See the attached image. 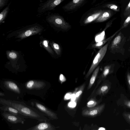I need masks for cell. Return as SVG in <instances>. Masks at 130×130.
<instances>
[{
  "label": "cell",
  "instance_id": "5",
  "mask_svg": "<svg viewBox=\"0 0 130 130\" xmlns=\"http://www.w3.org/2000/svg\"><path fill=\"white\" fill-rule=\"evenodd\" d=\"M46 20L50 24L63 30H67L71 27L62 17L55 14H48Z\"/></svg>",
  "mask_w": 130,
  "mask_h": 130
},
{
  "label": "cell",
  "instance_id": "32",
  "mask_svg": "<svg viewBox=\"0 0 130 130\" xmlns=\"http://www.w3.org/2000/svg\"><path fill=\"white\" fill-rule=\"evenodd\" d=\"M96 102L93 101H91L89 102L87 104V106L89 107H92L95 106L96 104Z\"/></svg>",
  "mask_w": 130,
  "mask_h": 130
},
{
  "label": "cell",
  "instance_id": "19",
  "mask_svg": "<svg viewBox=\"0 0 130 130\" xmlns=\"http://www.w3.org/2000/svg\"><path fill=\"white\" fill-rule=\"evenodd\" d=\"M100 69V67L98 66L95 69L90 79L89 84L87 88V90L91 88L94 83L98 75Z\"/></svg>",
  "mask_w": 130,
  "mask_h": 130
},
{
  "label": "cell",
  "instance_id": "33",
  "mask_svg": "<svg viewBox=\"0 0 130 130\" xmlns=\"http://www.w3.org/2000/svg\"><path fill=\"white\" fill-rule=\"evenodd\" d=\"M124 105L128 108H130V100H125L124 101Z\"/></svg>",
  "mask_w": 130,
  "mask_h": 130
},
{
  "label": "cell",
  "instance_id": "21",
  "mask_svg": "<svg viewBox=\"0 0 130 130\" xmlns=\"http://www.w3.org/2000/svg\"><path fill=\"white\" fill-rule=\"evenodd\" d=\"M122 38L121 34L119 33L113 40L111 45V48H114L118 46L121 42Z\"/></svg>",
  "mask_w": 130,
  "mask_h": 130
},
{
  "label": "cell",
  "instance_id": "30",
  "mask_svg": "<svg viewBox=\"0 0 130 130\" xmlns=\"http://www.w3.org/2000/svg\"><path fill=\"white\" fill-rule=\"evenodd\" d=\"M8 56L11 59H14L17 57V55L15 52H10L8 54Z\"/></svg>",
  "mask_w": 130,
  "mask_h": 130
},
{
  "label": "cell",
  "instance_id": "25",
  "mask_svg": "<svg viewBox=\"0 0 130 130\" xmlns=\"http://www.w3.org/2000/svg\"><path fill=\"white\" fill-rule=\"evenodd\" d=\"M130 14V1L126 7L123 13L124 17H127Z\"/></svg>",
  "mask_w": 130,
  "mask_h": 130
},
{
  "label": "cell",
  "instance_id": "2",
  "mask_svg": "<svg viewBox=\"0 0 130 130\" xmlns=\"http://www.w3.org/2000/svg\"><path fill=\"white\" fill-rule=\"evenodd\" d=\"M26 93L39 97L45 100L51 84L43 80L31 79L21 83Z\"/></svg>",
  "mask_w": 130,
  "mask_h": 130
},
{
  "label": "cell",
  "instance_id": "20",
  "mask_svg": "<svg viewBox=\"0 0 130 130\" xmlns=\"http://www.w3.org/2000/svg\"><path fill=\"white\" fill-rule=\"evenodd\" d=\"M9 10V4L0 13V23H2L6 18Z\"/></svg>",
  "mask_w": 130,
  "mask_h": 130
},
{
  "label": "cell",
  "instance_id": "36",
  "mask_svg": "<svg viewBox=\"0 0 130 130\" xmlns=\"http://www.w3.org/2000/svg\"><path fill=\"white\" fill-rule=\"evenodd\" d=\"M71 97V96L69 93L67 94L65 96V98L67 99H69Z\"/></svg>",
  "mask_w": 130,
  "mask_h": 130
},
{
  "label": "cell",
  "instance_id": "38",
  "mask_svg": "<svg viewBox=\"0 0 130 130\" xmlns=\"http://www.w3.org/2000/svg\"><path fill=\"white\" fill-rule=\"evenodd\" d=\"M75 95H74V94H73L72 95V99H75V97H74V96H75Z\"/></svg>",
  "mask_w": 130,
  "mask_h": 130
},
{
  "label": "cell",
  "instance_id": "11",
  "mask_svg": "<svg viewBox=\"0 0 130 130\" xmlns=\"http://www.w3.org/2000/svg\"><path fill=\"white\" fill-rule=\"evenodd\" d=\"M55 126L50 122H42L36 125L26 129L27 130H54Z\"/></svg>",
  "mask_w": 130,
  "mask_h": 130
},
{
  "label": "cell",
  "instance_id": "13",
  "mask_svg": "<svg viewBox=\"0 0 130 130\" xmlns=\"http://www.w3.org/2000/svg\"><path fill=\"white\" fill-rule=\"evenodd\" d=\"M112 72L111 66L110 65L106 66L104 68L102 73L99 77L97 85L94 90L96 89L101 82L105 80L107 76L109 74L111 73Z\"/></svg>",
  "mask_w": 130,
  "mask_h": 130
},
{
  "label": "cell",
  "instance_id": "27",
  "mask_svg": "<svg viewBox=\"0 0 130 130\" xmlns=\"http://www.w3.org/2000/svg\"><path fill=\"white\" fill-rule=\"evenodd\" d=\"M123 116L126 121L130 125V113L124 112Z\"/></svg>",
  "mask_w": 130,
  "mask_h": 130
},
{
  "label": "cell",
  "instance_id": "37",
  "mask_svg": "<svg viewBox=\"0 0 130 130\" xmlns=\"http://www.w3.org/2000/svg\"><path fill=\"white\" fill-rule=\"evenodd\" d=\"M5 94L4 92H3L0 91V97H3L5 96Z\"/></svg>",
  "mask_w": 130,
  "mask_h": 130
},
{
  "label": "cell",
  "instance_id": "1",
  "mask_svg": "<svg viewBox=\"0 0 130 130\" xmlns=\"http://www.w3.org/2000/svg\"><path fill=\"white\" fill-rule=\"evenodd\" d=\"M2 105L13 107L18 110L25 118L37 120L39 122H50V120L36 108L26 104L24 100L17 101L0 98Z\"/></svg>",
  "mask_w": 130,
  "mask_h": 130
},
{
  "label": "cell",
  "instance_id": "28",
  "mask_svg": "<svg viewBox=\"0 0 130 130\" xmlns=\"http://www.w3.org/2000/svg\"><path fill=\"white\" fill-rule=\"evenodd\" d=\"M85 86V84L82 86L78 91L76 93L75 95L76 97L77 98L83 92V91Z\"/></svg>",
  "mask_w": 130,
  "mask_h": 130
},
{
  "label": "cell",
  "instance_id": "7",
  "mask_svg": "<svg viewBox=\"0 0 130 130\" xmlns=\"http://www.w3.org/2000/svg\"><path fill=\"white\" fill-rule=\"evenodd\" d=\"M65 0H47L41 4L38 8L37 11L43 13L46 11L54 10L55 8Z\"/></svg>",
  "mask_w": 130,
  "mask_h": 130
},
{
  "label": "cell",
  "instance_id": "31",
  "mask_svg": "<svg viewBox=\"0 0 130 130\" xmlns=\"http://www.w3.org/2000/svg\"><path fill=\"white\" fill-rule=\"evenodd\" d=\"M127 80L128 88L130 91V73L129 72L127 73Z\"/></svg>",
  "mask_w": 130,
  "mask_h": 130
},
{
  "label": "cell",
  "instance_id": "26",
  "mask_svg": "<svg viewBox=\"0 0 130 130\" xmlns=\"http://www.w3.org/2000/svg\"><path fill=\"white\" fill-rule=\"evenodd\" d=\"M130 23V14L127 17L120 28L121 29L127 26Z\"/></svg>",
  "mask_w": 130,
  "mask_h": 130
},
{
  "label": "cell",
  "instance_id": "10",
  "mask_svg": "<svg viewBox=\"0 0 130 130\" xmlns=\"http://www.w3.org/2000/svg\"><path fill=\"white\" fill-rule=\"evenodd\" d=\"M1 115L6 120L12 124L21 123L23 124L26 121L24 118L6 111L1 112Z\"/></svg>",
  "mask_w": 130,
  "mask_h": 130
},
{
  "label": "cell",
  "instance_id": "22",
  "mask_svg": "<svg viewBox=\"0 0 130 130\" xmlns=\"http://www.w3.org/2000/svg\"><path fill=\"white\" fill-rule=\"evenodd\" d=\"M103 7L108 8L116 11L118 12L120 10L119 7L114 4H106L103 6Z\"/></svg>",
  "mask_w": 130,
  "mask_h": 130
},
{
  "label": "cell",
  "instance_id": "8",
  "mask_svg": "<svg viewBox=\"0 0 130 130\" xmlns=\"http://www.w3.org/2000/svg\"><path fill=\"white\" fill-rule=\"evenodd\" d=\"M42 30L41 27L39 25H32L20 32L17 37L23 39L30 36L38 34Z\"/></svg>",
  "mask_w": 130,
  "mask_h": 130
},
{
  "label": "cell",
  "instance_id": "9",
  "mask_svg": "<svg viewBox=\"0 0 130 130\" xmlns=\"http://www.w3.org/2000/svg\"><path fill=\"white\" fill-rule=\"evenodd\" d=\"M105 106L104 103L94 107L84 109L82 112V115L84 116L93 117L101 114Z\"/></svg>",
  "mask_w": 130,
  "mask_h": 130
},
{
  "label": "cell",
  "instance_id": "29",
  "mask_svg": "<svg viewBox=\"0 0 130 130\" xmlns=\"http://www.w3.org/2000/svg\"><path fill=\"white\" fill-rule=\"evenodd\" d=\"M8 0H0V9H1L7 4Z\"/></svg>",
  "mask_w": 130,
  "mask_h": 130
},
{
  "label": "cell",
  "instance_id": "24",
  "mask_svg": "<svg viewBox=\"0 0 130 130\" xmlns=\"http://www.w3.org/2000/svg\"><path fill=\"white\" fill-rule=\"evenodd\" d=\"M42 44L45 49L50 53L53 54V51L48 44V42L46 40H44L42 43Z\"/></svg>",
  "mask_w": 130,
  "mask_h": 130
},
{
  "label": "cell",
  "instance_id": "17",
  "mask_svg": "<svg viewBox=\"0 0 130 130\" xmlns=\"http://www.w3.org/2000/svg\"><path fill=\"white\" fill-rule=\"evenodd\" d=\"M103 11L100 10L91 14L86 18L84 21L85 24H87L95 20L100 15Z\"/></svg>",
  "mask_w": 130,
  "mask_h": 130
},
{
  "label": "cell",
  "instance_id": "34",
  "mask_svg": "<svg viewBox=\"0 0 130 130\" xmlns=\"http://www.w3.org/2000/svg\"><path fill=\"white\" fill-rule=\"evenodd\" d=\"M60 80L62 82L65 81L66 79L62 74H61L60 76Z\"/></svg>",
  "mask_w": 130,
  "mask_h": 130
},
{
  "label": "cell",
  "instance_id": "15",
  "mask_svg": "<svg viewBox=\"0 0 130 130\" xmlns=\"http://www.w3.org/2000/svg\"><path fill=\"white\" fill-rule=\"evenodd\" d=\"M0 109L2 111L7 112L12 114L24 118L18 110L13 107L8 105H4L0 107Z\"/></svg>",
  "mask_w": 130,
  "mask_h": 130
},
{
  "label": "cell",
  "instance_id": "39",
  "mask_svg": "<svg viewBox=\"0 0 130 130\" xmlns=\"http://www.w3.org/2000/svg\"><path fill=\"white\" fill-rule=\"evenodd\" d=\"M99 129V130H104V129H105L103 128H100Z\"/></svg>",
  "mask_w": 130,
  "mask_h": 130
},
{
  "label": "cell",
  "instance_id": "4",
  "mask_svg": "<svg viewBox=\"0 0 130 130\" xmlns=\"http://www.w3.org/2000/svg\"><path fill=\"white\" fill-rule=\"evenodd\" d=\"M24 101L27 104L36 108L50 120H57L58 119L57 114L55 112L40 101L34 99Z\"/></svg>",
  "mask_w": 130,
  "mask_h": 130
},
{
  "label": "cell",
  "instance_id": "6",
  "mask_svg": "<svg viewBox=\"0 0 130 130\" xmlns=\"http://www.w3.org/2000/svg\"><path fill=\"white\" fill-rule=\"evenodd\" d=\"M111 40L102 47L97 53L93 60L91 66L86 74L85 77L87 78L97 67L100 62L103 58L106 53L108 47Z\"/></svg>",
  "mask_w": 130,
  "mask_h": 130
},
{
  "label": "cell",
  "instance_id": "3",
  "mask_svg": "<svg viewBox=\"0 0 130 130\" xmlns=\"http://www.w3.org/2000/svg\"><path fill=\"white\" fill-rule=\"evenodd\" d=\"M0 87L5 93V96L8 99L17 101L23 100L26 95L21 83L10 79H2Z\"/></svg>",
  "mask_w": 130,
  "mask_h": 130
},
{
  "label": "cell",
  "instance_id": "35",
  "mask_svg": "<svg viewBox=\"0 0 130 130\" xmlns=\"http://www.w3.org/2000/svg\"><path fill=\"white\" fill-rule=\"evenodd\" d=\"M76 104L75 102H71L69 103V105L70 107H73L75 106Z\"/></svg>",
  "mask_w": 130,
  "mask_h": 130
},
{
  "label": "cell",
  "instance_id": "14",
  "mask_svg": "<svg viewBox=\"0 0 130 130\" xmlns=\"http://www.w3.org/2000/svg\"><path fill=\"white\" fill-rule=\"evenodd\" d=\"M85 0H72L63 8L66 11H71L80 6Z\"/></svg>",
  "mask_w": 130,
  "mask_h": 130
},
{
  "label": "cell",
  "instance_id": "23",
  "mask_svg": "<svg viewBox=\"0 0 130 130\" xmlns=\"http://www.w3.org/2000/svg\"><path fill=\"white\" fill-rule=\"evenodd\" d=\"M52 47L56 53L58 55H60L61 53V49L59 45L58 44L53 42L51 44Z\"/></svg>",
  "mask_w": 130,
  "mask_h": 130
},
{
  "label": "cell",
  "instance_id": "16",
  "mask_svg": "<svg viewBox=\"0 0 130 130\" xmlns=\"http://www.w3.org/2000/svg\"><path fill=\"white\" fill-rule=\"evenodd\" d=\"M112 14V11L111 10L103 11L100 15L95 20V22H100L105 21L110 18Z\"/></svg>",
  "mask_w": 130,
  "mask_h": 130
},
{
  "label": "cell",
  "instance_id": "12",
  "mask_svg": "<svg viewBox=\"0 0 130 130\" xmlns=\"http://www.w3.org/2000/svg\"><path fill=\"white\" fill-rule=\"evenodd\" d=\"M111 87V84L107 81L105 82L97 90L95 94L96 95H105L108 92Z\"/></svg>",
  "mask_w": 130,
  "mask_h": 130
},
{
  "label": "cell",
  "instance_id": "18",
  "mask_svg": "<svg viewBox=\"0 0 130 130\" xmlns=\"http://www.w3.org/2000/svg\"><path fill=\"white\" fill-rule=\"evenodd\" d=\"M121 30V29L120 28L112 35L108 38L107 39H106L102 40L101 41L99 42L93 44L92 45V47L93 48H101L102 46L106 42L111 40V39L115 36V35H116Z\"/></svg>",
  "mask_w": 130,
  "mask_h": 130
}]
</instances>
